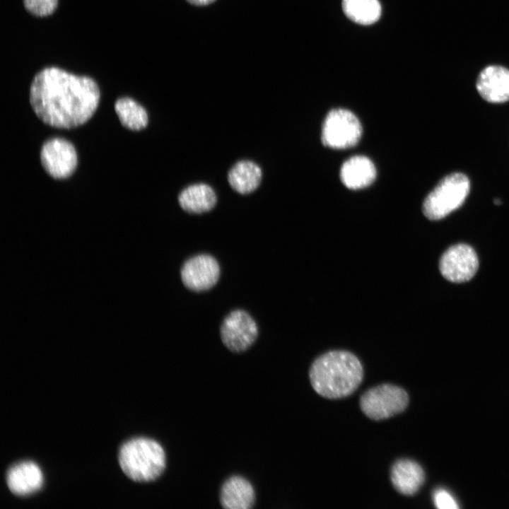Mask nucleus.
<instances>
[{
	"mask_svg": "<svg viewBox=\"0 0 509 509\" xmlns=\"http://www.w3.org/2000/svg\"><path fill=\"white\" fill-rule=\"evenodd\" d=\"M309 377L314 390L327 399H341L351 394L363 380L359 359L347 351H331L312 363Z\"/></svg>",
	"mask_w": 509,
	"mask_h": 509,
	"instance_id": "2",
	"label": "nucleus"
},
{
	"mask_svg": "<svg viewBox=\"0 0 509 509\" xmlns=\"http://www.w3.org/2000/svg\"><path fill=\"white\" fill-rule=\"evenodd\" d=\"M409 395L402 387L382 384L366 390L360 398V407L370 419L380 421L404 411Z\"/></svg>",
	"mask_w": 509,
	"mask_h": 509,
	"instance_id": "5",
	"label": "nucleus"
},
{
	"mask_svg": "<svg viewBox=\"0 0 509 509\" xmlns=\"http://www.w3.org/2000/svg\"><path fill=\"white\" fill-rule=\"evenodd\" d=\"M469 188V180L465 175L454 172L445 176L426 197L423 214L430 220L443 218L464 203Z\"/></svg>",
	"mask_w": 509,
	"mask_h": 509,
	"instance_id": "4",
	"label": "nucleus"
},
{
	"mask_svg": "<svg viewBox=\"0 0 509 509\" xmlns=\"http://www.w3.org/2000/svg\"><path fill=\"white\" fill-rule=\"evenodd\" d=\"M189 3L196 6H205L210 4L216 0H187Z\"/></svg>",
	"mask_w": 509,
	"mask_h": 509,
	"instance_id": "22",
	"label": "nucleus"
},
{
	"mask_svg": "<svg viewBox=\"0 0 509 509\" xmlns=\"http://www.w3.org/2000/svg\"><path fill=\"white\" fill-rule=\"evenodd\" d=\"M115 110L121 124L129 129L141 130L148 125L146 110L131 98H119L115 103Z\"/></svg>",
	"mask_w": 509,
	"mask_h": 509,
	"instance_id": "18",
	"label": "nucleus"
},
{
	"mask_svg": "<svg viewBox=\"0 0 509 509\" xmlns=\"http://www.w3.org/2000/svg\"><path fill=\"white\" fill-rule=\"evenodd\" d=\"M476 87L479 95L493 103L509 100V69L499 65H489L479 74Z\"/></svg>",
	"mask_w": 509,
	"mask_h": 509,
	"instance_id": "11",
	"label": "nucleus"
},
{
	"mask_svg": "<svg viewBox=\"0 0 509 509\" xmlns=\"http://www.w3.org/2000/svg\"><path fill=\"white\" fill-rule=\"evenodd\" d=\"M40 161L44 170L51 177L65 179L75 171L78 157L71 142L62 138H52L43 144Z\"/></svg>",
	"mask_w": 509,
	"mask_h": 509,
	"instance_id": "7",
	"label": "nucleus"
},
{
	"mask_svg": "<svg viewBox=\"0 0 509 509\" xmlns=\"http://www.w3.org/2000/svg\"><path fill=\"white\" fill-rule=\"evenodd\" d=\"M361 134V124L353 112L345 109H334L323 122L322 142L329 148L344 149L355 146Z\"/></svg>",
	"mask_w": 509,
	"mask_h": 509,
	"instance_id": "6",
	"label": "nucleus"
},
{
	"mask_svg": "<svg viewBox=\"0 0 509 509\" xmlns=\"http://www.w3.org/2000/svg\"><path fill=\"white\" fill-rule=\"evenodd\" d=\"M100 97L93 78L54 66L39 71L30 88V103L35 115L44 123L60 129L77 127L89 120Z\"/></svg>",
	"mask_w": 509,
	"mask_h": 509,
	"instance_id": "1",
	"label": "nucleus"
},
{
	"mask_svg": "<svg viewBox=\"0 0 509 509\" xmlns=\"http://www.w3.org/2000/svg\"><path fill=\"white\" fill-rule=\"evenodd\" d=\"M501 201L499 199H496L494 200V204L496 205H499V204H501Z\"/></svg>",
	"mask_w": 509,
	"mask_h": 509,
	"instance_id": "23",
	"label": "nucleus"
},
{
	"mask_svg": "<svg viewBox=\"0 0 509 509\" xmlns=\"http://www.w3.org/2000/svg\"><path fill=\"white\" fill-rule=\"evenodd\" d=\"M43 474L39 466L30 461L13 465L8 471L6 483L9 490L18 496L38 491L43 485Z\"/></svg>",
	"mask_w": 509,
	"mask_h": 509,
	"instance_id": "12",
	"label": "nucleus"
},
{
	"mask_svg": "<svg viewBox=\"0 0 509 509\" xmlns=\"http://www.w3.org/2000/svg\"><path fill=\"white\" fill-rule=\"evenodd\" d=\"M376 177L373 163L363 156H355L346 160L341 167L340 178L350 189H359L369 186Z\"/></svg>",
	"mask_w": 509,
	"mask_h": 509,
	"instance_id": "15",
	"label": "nucleus"
},
{
	"mask_svg": "<svg viewBox=\"0 0 509 509\" xmlns=\"http://www.w3.org/2000/svg\"><path fill=\"white\" fill-rule=\"evenodd\" d=\"M118 459L123 472L137 482L156 480L163 474L166 465L163 447L157 441L147 438H136L124 443Z\"/></svg>",
	"mask_w": 509,
	"mask_h": 509,
	"instance_id": "3",
	"label": "nucleus"
},
{
	"mask_svg": "<svg viewBox=\"0 0 509 509\" xmlns=\"http://www.w3.org/2000/svg\"><path fill=\"white\" fill-rule=\"evenodd\" d=\"M25 8L33 15L46 16L52 14L58 0H23Z\"/></svg>",
	"mask_w": 509,
	"mask_h": 509,
	"instance_id": "20",
	"label": "nucleus"
},
{
	"mask_svg": "<svg viewBox=\"0 0 509 509\" xmlns=\"http://www.w3.org/2000/svg\"><path fill=\"white\" fill-rule=\"evenodd\" d=\"M262 172L255 163L242 160L237 162L228 173V181L231 188L242 194L252 193L261 183Z\"/></svg>",
	"mask_w": 509,
	"mask_h": 509,
	"instance_id": "17",
	"label": "nucleus"
},
{
	"mask_svg": "<svg viewBox=\"0 0 509 509\" xmlns=\"http://www.w3.org/2000/svg\"><path fill=\"white\" fill-rule=\"evenodd\" d=\"M258 328L253 318L245 311L236 310L230 312L221 326L223 344L231 351L242 352L256 340Z\"/></svg>",
	"mask_w": 509,
	"mask_h": 509,
	"instance_id": "9",
	"label": "nucleus"
},
{
	"mask_svg": "<svg viewBox=\"0 0 509 509\" xmlns=\"http://www.w3.org/2000/svg\"><path fill=\"white\" fill-rule=\"evenodd\" d=\"M342 8L347 18L363 25L375 23L381 15L378 0H342Z\"/></svg>",
	"mask_w": 509,
	"mask_h": 509,
	"instance_id": "19",
	"label": "nucleus"
},
{
	"mask_svg": "<svg viewBox=\"0 0 509 509\" xmlns=\"http://www.w3.org/2000/svg\"><path fill=\"white\" fill-rule=\"evenodd\" d=\"M433 501L435 506L440 509H455L459 508L451 493L443 488H438L435 491Z\"/></svg>",
	"mask_w": 509,
	"mask_h": 509,
	"instance_id": "21",
	"label": "nucleus"
},
{
	"mask_svg": "<svg viewBox=\"0 0 509 509\" xmlns=\"http://www.w3.org/2000/svg\"><path fill=\"white\" fill-rule=\"evenodd\" d=\"M390 478L393 486L399 493L412 496L423 485L425 473L418 462L409 459H400L392 465Z\"/></svg>",
	"mask_w": 509,
	"mask_h": 509,
	"instance_id": "13",
	"label": "nucleus"
},
{
	"mask_svg": "<svg viewBox=\"0 0 509 509\" xmlns=\"http://www.w3.org/2000/svg\"><path fill=\"white\" fill-rule=\"evenodd\" d=\"M479 268V259L474 250L467 244L449 247L441 256L439 269L449 281L462 283L470 280Z\"/></svg>",
	"mask_w": 509,
	"mask_h": 509,
	"instance_id": "8",
	"label": "nucleus"
},
{
	"mask_svg": "<svg viewBox=\"0 0 509 509\" xmlns=\"http://www.w3.org/2000/svg\"><path fill=\"white\" fill-rule=\"evenodd\" d=\"M255 501L254 488L244 477L233 476L221 487L220 502L226 509H249Z\"/></svg>",
	"mask_w": 509,
	"mask_h": 509,
	"instance_id": "14",
	"label": "nucleus"
},
{
	"mask_svg": "<svg viewBox=\"0 0 509 509\" xmlns=\"http://www.w3.org/2000/svg\"><path fill=\"white\" fill-rule=\"evenodd\" d=\"M220 276L216 259L209 255L201 254L188 259L181 269V279L188 289L201 292L211 288Z\"/></svg>",
	"mask_w": 509,
	"mask_h": 509,
	"instance_id": "10",
	"label": "nucleus"
},
{
	"mask_svg": "<svg viewBox=\"0 0 509 509\" xmlns=\"http://www.w3.org/2000/svg\"><path fill=\"white\" fill-rule=\"evenodd\" d=\"M181 208L187 213L200 214L213 209L217 202L213 189L204 183L189 185L178 196Z\"/></svg>",
	"mask_w": 509,
	"mask_h": 509,
	"instance_id": "16",
	"label": "nucleus"
}]
</instances>
